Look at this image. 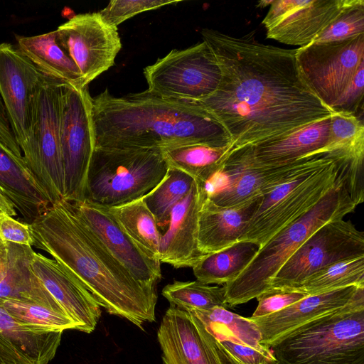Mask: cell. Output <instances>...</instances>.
<instances>
[{"label":"cell","mask_w":364,"mask_h":364,"mask_svg":"<svg viewBox=\"0 0 364 364\" xmlns=\"http://www.w3.org/2000/svg\"><path fill=\"white\" fill-rule=\"evenodd\" d=\"M360 256H364V232L350 220H331L311 234L285 262L272 279L269 289H296L321 268Z\"/></svg>","instance_id":"10"},{"label":"cell","mask_w":364,"mask_h":364,"mask_svg":"<svg viewBox=\"0 0 364 364\" xmlns=\"http://www.w3.org/2000/svg\"><path fill=\"white\" fill-rule=\"evenodd\" d=\"M0 239L5 242L33 246L28 224L2 213L0 214Z\"/></svg>","instance_id":"41"},{"label":"cell","mask_w":364,"mask_h":364,"mask_svg":"<svg viewBox=\"0 0 364 364\" xmlns=\"http://www.w3.org/2000/svg\"><path fill=\"white\" fill-rule=\"evenodd\" d=\"M363 97L364 63L360 65L352 82L336 102L333 110L348 112L356 116L360 108L363 110Z\"/></svg>","instance_id":"40"},{"label":"cell","mask_w":364,"mask_h":364,"mask_svg":"<svg viewBox=\"0 0 364 364\" xmlns=\"http://www.w3.org/2000/svg\"><path fill=\"white\" fill-rule=\"evenodd\" d=\"M0 139L17 156L22 158L21 151L15 139L8 117L0 97Z\"/></svg>","instance_id":"42"},{"label":"cell","mask_w":364,"mask_h":364,"mask_svg":"<svg viewBox=\"0 0 364 364\" xmlns=\"http://www.w3.org/2000/svg\"><path fill=\"white\" fill-rule=\"evenodd\" d=\"M67 85L45 75L39 82L33 101L29 149L23 156L52 203L64 200L65 196L60 121L62 97Z\"/></svg>","instance_id":"8"},{"label":"cell","mask_w":364,"mask_h":364,"mask_svg":"<svg viewBox=\"0 0 364 364\" xmlns=\"http://www.w3.org/2000/svg\"><path fill=\"white\" fill-rule=\"evenodd\" d=\"M179 0H112L98 11L109 26L116 27L124 21L144 11L180 2Z\"/></svg>","instance_id":"38"},{"label":"cell","mask_w":364,"mask_h":364,"mask_svg":"<svg viewBox=\"0 0 364 364\" xmlns=\"http://www.w3.org/2000/svg\"><path fill=\"white\" fill-rule=\"evenodd\" d=\"M55 31L85 86L114 64L122 48L117 28L107 24L98 12L75 15Z\"/></svg>","instance_id":"14"},{"label":"cell","mask_w":364,"mask_h":364,"mask_svg":"<svg viewBox=\"0 0 364 364\" xmlns=\"http://www.w3.org/2000/svg\"><path fill=\"white\" fill-rule=\"evenodd\" d=\"M306 156L299 167L262 196L241 240L262 246L335 186L339 176L335 161L323 152Z\"/></svg>","instance_id":"6"},{"label":"cell","mask_w":364,"mask_h":364,"mask_svg":"<svg viewBox=\"0 0 364 364\" xmlns=\"http://www.w3.org/2000/svg\"><path fill=\"white\" fill-rule=\"evenodd\" d=\"M307 296L298 290L269 289L256 298L258 305L252 317H262L277 312Z\"/></svg>","instance_id":"39"},{"label":"cell","mask_w":364,"mask_h":364,"mask_svg":"<svg viewBox=\"0 0 364 364\" xmlns=\"http://www.w3.org/2000/svg\"><path fill=\"white\" fill-rule=\"evenodd\" d=\"M221 71L217 90L197 101L224 127L230 151L285 136L334 112L302 79L296 49L203 28ZM229 151V152H230Z\"/></svg>","instance_id":"1"},{"label":"cell","mask_w":364,"mask_h":364,"mask_svg":"<svg viewBox=\"0 0 364 364\" xmlns=\"http://www.w3.org/2000/svg\"><path fill=\"white\" fill-rule=\"evenodd\" d=\"M203 200L195 181L190 192L172 209L166 231L161 235L158 259L175 268L192 267L203 255L198 247V220Z\"/></svg>","instance_id":"21"},{"label":"cell","mask_w":364,"mask_h":364,"mask_svg":"<svg viewBox=\"0 0 364 364\" xmlns=\"http://www.w3.org/2000/svg\"><path fill=\"white\" fill-rule=\"evenodd\" d=\"M228 364H279L271 349L261 351L242 344L231 333L209 332Z\"/></svg>","instance_id":"36"},{"label":"cell","mask_w":364,"mask_h":364,"mask_svg":"<svg viewBox=\"0 0 364 364\" xmlns=\"http://www.w3.org/2000/svg\"><path fill=\"white\" fill-rule=\"evenodd\" d=\"M3 212L0 210V214L2 213Z\"/></svg>","instance_id":"46"},{"label":"cell","mask_w":364,"mask_h":364,"mask_svg":"<svg viewBox=\"0 0 364 364\" xmlns=\"http://www.w3.org/2000/svg\"><path fill=\"white\" fill-rule=\"evenodd\" d=\"M92 97L88 86L65 87L62 97L60 149L64 170V200L82 201L95 149L91 123Z\"/></svg>","instance_id":"12"},{"label":"cell","mask_w":364,"mask_h":364,"mask_svg":"<svg viewBox=\"0 0 364 364\" xmlns=\"http://www.w3.org/2000/svg\"><path fill=\"white\" fill-rule=\"evenodd\" d=\"M70 204L82 222L136 280L156 287L161 279L160 261L146 254L127 235L107 208L87 200Z\"/></svg>","instance_id":"17"},{"label":"cell","mask_w":364,"mask_h":364,"mask_svg":"<svg viewBox=\"0 0 364 364\" xmlns=\"http://www.w3.org/2000/svg\"><path fill=\"white\" fill-rule=\"evenodd\" d=\"M356 0H273L262 21L267 37L282 43H311Z\"/></svg>","instance_id":"16"},{"label":"cell","mask_w":364,"mask_h":364,"mask_svg":"<svg viewBox=\"0 0 364 364\" xmlns=\"http://www.w3.org/2000/svg\"><path fill=\"white\" fill-rule=\"evenodd\" d=\"M270 349L279 364H364V299L299 327Z\"/></svg>","instance_id":"5"},{"label":"cell","mask_w":364,"mask_h":364,"mask_svg":"<svg viewBox=\"0 0 364 364\" xmlns=\"http://www.w3.org/2000/svg\"><path fill=\"white\" fill-rule=\"evenodd\" d=\"M95 147L162 149L201 144L230 146L220 122L196 102L162 98L149 90L92 98Z\"/></svg>","instance_id":"3"},{"label":"cell","mask_w":364,"mask_h":364,"mask_svg":"<svg viewBox=\"0 0 364 364\" xmlns=\"http://www.w3.org/2000/svg\"><path fill=\"white\" fill-rule=\"evenodd\" d=\"M0 191L31 223L52 203L50 197L27 166L0 139Z\"/></svg>","instance_id":"25"},{"label":"cell","mask_w":364,"mask_h":364,"mask_svg":"<svg viewBox=\"0 0 364 364\" xmlns=\"http://www.w3.org/2000/svg\"><path fill=\"white\" fill-rule=\"evenodd\" d=\"M260 248L252 240H240L219 251L203 255L192 267L196 280L225 285L234 280Z\"/></svg>","instance_id":"28"},{"label":"cell","mask_w":364,"mask_h":364,"mask_svg":"<svg viewBox=\"0 0 364 364\" xmlns=\"http://www.w3.org/2000/svg\"><path fill=\"white\" fill-rule=\"evenodd\" d=\"M33 252L30 246L0 244V303L6 300L33 303L68 315L33 273L31 266Z\"/></svg>","instance_id":"22"},{"label":"cell","mask_w":364,"mask_h":364,"mask_svg":"<svg viewBox=\"0 0 364 364\" xmlns=\"http://www.w3.org/2000/svg\"><path fill=\"white\" fill-rule=\"evenodd\" d=\"M187 311L196 316L208 332L220 331L231 333L245 346L261 351L270 349L261 343L259 328L249 317H243L225 307Z\"/></svg>","instance_id":"32"},{"label":"cell","mask_w":364,"mask_h":364,"mask_svg":"<svg viewBox=\"0 0 364 364\" xmlns=\"http://www.w3.org/2000/svg\"><path fill=\"white\" fill-rule=\"evenodd\" d=\"M195 180L187 173L169 167L162 181L143 198L158 226L168 223L173 208L190 192Z\"/></svg>","instance_id":"33"},{"label":"cell","mask_w":364,"mask_h":364,"mask_svg":"<svg viewBox=\"0 0 364 364\" xmlns=\"http://www.w3.org/2000/svg\"><path fill=\"white\" fill-rule=\"evenodd\" d=\"M356 206L338 176L319 202L261 246L244 270L224 285L227 305L247 303L267 291L276 273L311 234L331 220L344 218Z\"/></svg>","instance_id":"4"},{"label":"cell","mask_w":364,"mask_h":364,"mask_svg":"<svg viewBox=\"0 0 364 364\" xmlns=\"http://www.w3.org/2000/svg\"><path fill=\"white\" fill-rule=\"evenodd\" d=\"M63 331H41L22 326L0 306V364H48Z\"/></svg>","instance_id":"23"},{"label":"cell","mask_w":364,"mask_h":364,"mask_svg":"<svg viewBox=\"0 0 364 364\" xmlns=\"http://www.w3.org/2000/svg\"><path fill=\"white\" fill-rule=\"evenodd\" d=\"M43 76L16 46L0 43V97L23 157L29 149L34 95Z\"/></svg>","instance_id":"15"},{"label":"cell","mask_w":364,"mask_h":364,"mask_svg":"<svg viewBox=\"0 0 364 364\" xmlns=\"http://www.w3.org/2000/svg\"><path fill=\"white\" fill-rule=\"evenodd\" d=\"M361 299H364V287L352 285L308 295L277 312L262 317L249 318L259 328L261 343L270 348L299 327Z\"/></svg>","instance_id":"19"},{"label":"cell","mask_w":364,"mask_h":364,"mask_svg":"<svg viewBox=\"0 0 364 364\" xmlns=\"http://www.w3.org/2000/svg\"><path fill=\"white\" fill-rule=\"evenodd\" d=\"M108 209L127 235L146 254L159 259L161 234L143 198Z\"/></svg>","instance_id":"30"},{"label":"cell","mask_w":364,"mask_h":364,"mask_svg":"<svg viewBox=\"0 0 364 364\" xmlns=\"http://www.w3.org/2000/svg\"><path fill=\"white\" fill-rule=\"evenodd\" d=\"M306 156L278 166L255 163L244 148L230 151L222 167L202 183L205 196L221 207L241 205L269 192L299 167Z\"/></svg>","instance_id":"13"},{"label":"cell","mask_w":364,"mask_h":364,"mask_svg":"<svg viewBox=\"0 0 364 364\" xmlns=\"http://www.w3.org/2000/svg\"><path fill=\"white\" fill-rule=\"evenodd\" d=\"M162 295L169 301L170 305L185 310L228 306L224 285L213 286L198 280L174 281L164 287Z\"/></svg>","instance_id":"34"},{"label":"cell","mask_w":364,"mask_h":364,"mask_svg":"<svg viewBox=\"0 0 364 364\" xmlns=\"http://www.w3.org/2000/svg\"><path fill=\"white\" fill-rule=\"evenodd\" d=\"M149 92L162 98L197 102L218 88L221 71L205 41L172 50L144 69Z\"/></svg>","instance_id":"9"},{"label":"cell","mask_w":364,"mask_h":364,"mask_svg":"<svg viewBox=\"0 0 364 364\" xmlns=\"http://www.w3.org/2000/svg\"><path fill=\"white\" fill-rule=\"evenodd\" d=\"M295 57L306 85L333 110L364 63V34L339 41L310 43L296 49Z\"/></svg>","instance_id":"11"},{"label":"cell","mask_w":364,"mask_h":364,"mask_svg":"<svg viewBox=\"0 0 364 364\" xmlns=\"http://www.w3.org/2000/svg\"><path fill=\"white\" fill-rule=\"evenodd\" d=\"M352 285L364 287V256L328 264L309 276L294 290L313 295Z\"/></svg>","instance_id":"31"},{"label":"cell","mask_w":364,"mask_h":364,"mask_svg":"<svg viewBox=\"0 0 364 364\" xmlns=\"http://www.w3.org/2000/svg\"><path fill=\"white\" fill-rule=\"evenodd\" d=\"M16 321L28 328L41 331H63L76 329V323L65 314L37 304L16 300L0 303Z\"/></svg>","instance_id":"35"},{"label":"cell","mask_w":364,"mask_h":364,"mask_svg":"<svg viewBox=\"0 0 364 364\" xmlns=\"http://www.w3.org/2000/svg\"><path fill=\"white\" fill-rule=\"evenodd\" d=\"M16 39L18 50L43 75L76 89L85 87L77 67L59 45L55 31L33 36H16Z\"/></svg>","instance_id":"27"},{"label":"cell","mask_w":364,"mask_h":364,"mask_svg":"<svg viewBox=\"0 0 364 364\" xmlns=\"http://www.w3.org/2000/svg\"><path fill=\"white\" fill-rule=\"evenodd\" d=\"M168 168L161 149L95 147L84 200L109 208L141 199L162 181Z\"/></svg>","instance_id":"7"},{"label":"cell","mask_w":364,"mask_h":364,"mask_svg":"<svg viewBox=\"0 0 364 364\" xmlns=\"http://www.w3.org/2000/svg\"><path fill=\"white\" fill-rule=\"evenodd\" d=\"M0 210L7 215L16 217L18 213L13 203L0 191Z\"/></svg>","instance_id":"43"},{"label":"cell","mask_w":364,"mask_h":364,"mask_svg":"<svg viewBox=\"0 0 364 364\" xmlns=\"http://www.w3.org/2000/svg\"><path fill=\"white\" fill-rule=\"evenodd\" d=\"M362 34H364V1L356 0L311 43L339 41Z\"/></svg>","instance_id":"37"},{"label":"cell","mask_w":364,"mask_h":364,"mask_svg":"<svg viewBox=\"0 0 364 364\" xmlns=\"http://www.w3.org/2000/svg\"><path fill=\"white\" fill-rule=\"evenodd\" d=\"M28 227L33 246L73 274L109 314L141 329L155 321L156 287L136 280L82 222L70 202L52 203Z\"/></svg>","instance_id":"2"},{"label":"cell","mask_w":364,"mask_h":364,"mask_svg":"<svg viewBox=\"0 0 364 364\" xmlns=\"http://www.w3.org/2000/svg\"><path fill=\"white\" fill-rule=\"evenodd\" d=\"M230 146L193 144L161 149L169 167L180 170L204 183L222 167Z\"/></svg>","instance_id":"29"},{"label":"cell","mask_w":364,"mask_h":364,"mask_svg":"<svg viewBox=\"0 0 364 364\" xmlns=\"http://www.w3.org/2000/svg\"><path fill=\"white\" fill-rule=\"evenodd\" d=\"M329 127L330 117L310 124L285 136L242 148L257 164L282 165L323 148L328 140Z\"/></svg>","instance_id":"26"},{"label":"cell","mask_w":364,"mask_h":364,"mask_svg":"<svg viewBox=\"0 0 364 364\" xmlns=\"http://www.w3.org/2000/svg\"><path fill=\"white\" fill-rule=\"evenodd\" d=\"M273 2V0L272 1H260L258 2V4L257 5V7L264 8L267 6H270Z\"/></svg>","instance_id":"44"},{"label":"cell","mask_w":364,"mask_h":364,"mask_svg":"<svg viewBox=\"0 0 364 364\" xmlns=\"http://www.w3.org/2000/svg\"><path fill=\"white\" fill-rule=\"evenodd\" d=\"M164 364H228L215 338L187 310L170 305L157 332Z\"/></svg>","instance_id":"18"},{"label":"cell","mask_w":364,"mask_h":364,"mask_svg":"<svg viewBox=\"0 0 364 364\" xmlns=\"http://www.w3.org/2000/svg\"><path fill=\"white\" fill-rule=\"evenodd\" d=\"M203 193L198 220V247L204 255L241 240L262 196L241 205L221 207L208 199L203 191Z\"/></svg>","instance_id":"24"},{"label":"cell","mask_w":364,"mask_h":364,"mask_svg":"<svg viewBox=\"0 0 364 364\" xmlns=\"http://www.w3.org/2000/svg\"><path fill=\"white\" fill-rule=\"evenodd\" d=\"M2 242H4L0 239V244H1Z\"/></svg>","instance_id":"45"},{"label":"cell","mask_w":364,"mask_h":364,"mask_svg":"<svg viewBox=\"0 0 364 364\" xmlns=\"http://www.w3.org/2000/svg\"><path fill=\"white\" fill-rule=\"evenodd\" d=\"M31 266L46 290L76 323L77 330L92 332L101 309L82 283L55 260L35 251Z\"/></svg>","instance_id":"20"}]
</instances>
